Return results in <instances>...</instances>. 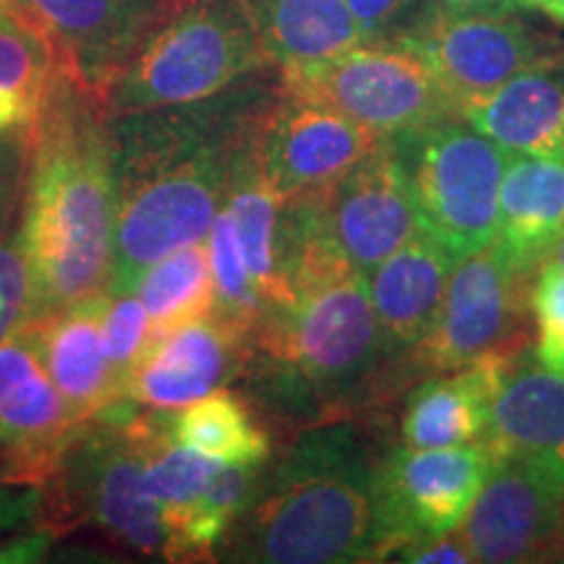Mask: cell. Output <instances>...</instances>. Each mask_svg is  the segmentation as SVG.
<instances>
[{
	"label": "cell",
	"mask_w": 564,
	"mask_h": 564,
	"mask_svg": "<svg viewBox=\"0 0 564 564\" xmlns=\"http://www.w3.org/2000/svg\"><path fill=\"white\" fill-rule=\"evenodd\" d=\"M13 3L21 6L45 30L61 66L102 97L178 0H13Z\"/></svg>",
	"instance_id": "cell-16"
},
{
	"label": "cell",
	"mask_w": 564,
	"mask_h": 564,
	"mask_svg": "<svg viewBox=\"0 0 564 564\" xmlns=\"http://www.w3.org/2000/svg\"><path fill=\"white\" fill-rule=\"evenodd\" d=\"M564 481L520 457H494L489 476L455 528L474 564L541 562L560 518Z\"/></svg>",
	"instance_id": "cell-15"
},
{
	"label": "cell",
	"mask_w": 564,
	"mask_h": 564,
	"mask_svg": "<svg viewBox=\"0 0 564 564\" xmlns=\"http://www.w3.org/2000/svg\"><path fill=\"white\" fill-rule=\"evenodd\" d=\"M525 11H535L554 24L564 26V0H523Z\"/></svg>",
	"instance_id": "cell-39"
},
{
	"label": "cell",
	"mask_w": 564,
	"mask_h": 564,
	"mask_svg": "<svg viewBox=\"0 0 564 564\" xmlns=\"http://www.w3.org/2000/svg\"><path fill=\"white\" fill-rule=\"evenodd\" d=\"M494 463L484 442L460 447H398L379 460L384 560L423 535L455 531Z\"/></svg>",
	"instance_id": "cell-11"
},
{
	"label": "cell",
	"mask_w": 564,
	"mask_h": 564,
	"mask_svg": "<svg viewBox=\"0 0 564 564\" xmlns=\"http://www.w3.org/2000/svg\"><path fill=\"white\" fill-rule=\"evenodd\" d=\"M274 68L243 0H178L102 95L110 116L186 105Z\"/></svg>",
	"instance_id": "cell-6"
},
{
	"label": "cell",
	"mask_w": 564,
	"mask_h": 564,
	"mask_svg": "<svg viewBox=\"0 0 564 564\" xmlns=\"http://www.w3.org/2000/svg\"><path fill=\"white\" fill-rule=\"evenodd\" d=\"M215 560L352 564L384 560L379 460L352 423L301 429L236 520Z\"/></svg>",
	"instance_id": "cell-3"
},
{
	"label": "cell",
	"mask_w": 564,
	"mask_h": 564,
	"mask_svg": "<svg viewBox=\"0 0 564 564\" xmlns=\"http://www.w3.org/2000/svg\"><path fill=\"white\" fill-rule=\"evenodd\" d=\"M272 66L291 70L361 45L345 0H243Z\"/></svg>",
	"instance_id": "cell-24"
},
{
	"label": "cell",
	"mask_w": 564,
	"mask_h": 564,
	"mask_svg": "<svg viewBox=\"0 0 564 564\" xmlns=\"http://www.w3.org/2000/svg\"><path fill=\"white\" fill-rule=\"evenodd\" d=\"M45 486L19 481L0 468V539L34 525L42 514Z\"/></svg>",
	"instance_id": "cell-36"
},
{
	"label": "cell",
	"mask_w": 564,
	"mask_h": 564,
	"mask_svg": "<svg viewBox=\"0 0 564 564\" xmlns=\"http://www.w3.org/2000/svg\"><path fill=\"white\" fill-rule=\"evenodd\" d=\"M449 13H520L523 0H432Z\"/></svg>",
	"instance_id": "cell-38"
},
{
	"label": "cell",
	"mask_w": 564,
	"mask_h": 564,
	"mask_svg": "<svg viewBox=\"0 0 564 564\" xmlns=\"http://www.w3.org/2000/svg\"><path fill=\"white\" fill-rule=\"evenodd\" d=\"M301 202L308 204L329 249L364 278L423 232L390 141L352 167L329 192Z\"/></svg>",
	"instance_id": "cell-12"
},
{
	"label": "cell",
	"mask_w": 564,
	"mask_h": 564,
	"mask_svg": "<svg viewBox=\"0 0 564 564\" xmlns=\"http://www.w3.org/2000/svg\"><path fill=\"white\" fill-rule=\"evenodd\" d=\"M390 356L366 278L340 267L264 308L243 337L236 379L278 421L314 426L361 403Z\"/></svg>",
	"instance_id": "cell-4"
},
{
	"label": "cell",
	"mask_w": 564,
	"mask_h": 564,
	"mask_svg": "<svg viewBox=\"0 0 564 564\" xmlns=\"http://www.w3.org/2000/svg\"><path fill=\"white\" fill-rule=\"evenodd\" d=\"M394 42L421 55L457 110L520 70L564 58L562 40L535 30L518 13H449L432 0Z\"/></svg>",
	"instance_id": "cell-9"
},
{
	"label": "cell",
	"mask_w": 564,
	"mask_h": 564,
	"mask_svg": "<svg viewBox=\"0 0 564 564\" xmlns=\"http://www.w3.org/2000/svg\"><path fill=\"white\" fill-rule=\"evenodd\" d=\"M531 306L535 316V361L564 373V267L541 264Z\"/></svg>",
	"instance_id": "cell-33"
},
{
	"label": "cell",
	"mask_w": 564,
	"mask_h": 564,
	"mask_svg": "<svg viewBox=\"0 0 564 564\" xmlns=\"http://www.w3.org/2000/svg\"><path fill=\"white\" fill-rule=\"evenodd\" d=\"M525 280L494 246L457 259L440 316L426 340L415 348V361L426 371L449 373L486 352L518 345L514 327L520 316V285Z\"/></svg>",
	"instance_id": "cell-13"
},
{
	"label": "cell",
	"mask_w": 564,
	"mask_h": 564,
	"mask_svg": "<svg viewBox=\"0 0 564 564\" xmlns=\"http://www.w3.org/2000/svg\"><path fill=\"white\" fill-rule=\"evenodd\" d=\"M390 139L327 105L278 89L251 133L259 173L282 204L314 199Z\"/></svg>",
	"instance_id": "cell-10"
},
{
	"label": "cell",
	"mask_w": 564,
	"mask_h": 564,
	"mask_svg": "<svg viewBox=\"0 0 564 564\" xmlns=\"http://www.w3.org/2000/svg\"><path fill=\"white\" fill-rule=\"evenodd\" d=\"M421 230L455 259L494 243L507 154L460 116L390 139Z\"/></svg>",
	"instance_id": "cell-7"
},
{
	"label": "cell",
	"mask_w": 564,
	"mask_h": 564,
	"mask_svg": "<svg viewBox=\"0 0 564 564\" xmlns=\"http://www.w3.org/2000/svg\"><path fill=\"white\" fill-rule=\"evenodd\" d=\"M108 293L79 306L34 316L42 358L76 423L129 398V387L108 361L102 308Z\"/></svg>",
	"instance_id": "cell-20"
},
{
	"label": "cell",
	"mask_w": 564,
	"mask_h": 564,
	"mask_svg": "<svg viewBox=\"0 0 564 564\" xmlns=\"http://www.w3.org/2000/svg\"><path fill=\"white\" fill-rule=\"evenodd\" d=\"M494 457H520L564 481V373L514 364L481 440Z\"/></svg>",
	"instance_id": "cell-21"
},
{
	"label": "cell",
	"mask_w": 564,
	"mask_h": 564,
	"mask_svg": "<svg viewBox=\"0 0 564 564\" xmlns=\"http://www.w3.org/2000/svg\"><path fill=\"white\" fill-rule=\"evenodd\" d=\"M251 133L232 160L225 209L230 212L232 225H236L238 246H241L253 288L262 295L264 308H270L291 301L285 274H282V207L285 204L259 173L251 150Z\"/></svg>",
	"instance_id": "cell-25"
},
{
	"label": "cell",
	"mask_w": 564,
	"mask_h": 564,
	"mask_svg": "<svg viewBox=\"0 0 564 564\" xmlns=\"http://www.w3.org/2000/svg\"><path fill=\"white\" fill-rule=\"evenodd\" d=\"M220 468L223 463L175 442L173 415L158 411L150 447H147V484H150V491L162 510L167 546H171V539L178 533V528L186 523L188 514L194 512V507L199 505L204 491Z\"/></svg>",
	"instance_id": "cell-29"
},
{
	"label": "cell",
	"mask_w": 564,
	"mask_h": 564,
	"mask_svg": "<svg viewBox=\"0 0 564 564\" xmlns=\"http://www.w3.org/2000/svg\"><path fill=\"white\" fill-rule=\"evenodd\" d=\"M207 257L212 280H215V314L246 335L253 327V322L262 316L264 301L253 288L249 270H246L236 225H232L225 204L209 228Z\"/></svg>",
	"instance_id": "cell-30"
},
{
	"label": "cell",
	"mask_w": 564,
	"mask_h": 564,
	"mask_svg": "<svg viewBox=\"0 0 564 564\" xmlns=\"http://www.w3.org/2000/svg\"><path fill=\"white\" fill-rule=\"evenodd\" d=\"M564 232V160L507 154L494 249L531 278Z\"/></svg>",
	"instance_id": "cell-22"
},
{
	"label": "cell",
	"mask_w": 564,
	"mask_h": 564,
	"mask_svg": "<svg viewBox=\"0 0 564 564\" xmlns=\"http://www.w3.org/2000/svg\"><path fill=\"white\" fill-rule=\"evenodd\" d=\"M280 70L186 105L110 116L116 259L108 293H137L141 274L202 243L228 194L232 160L274 100Z\"/></svg>",
	"instance_id": "cell-1"
},
{
	"label": "cell",
	"mask_w": 564,
	"mask_h": 564,
	"mask_svg": "<svg viewBox=\"0 0 564 564\" xmlns=\"http://www.w3.org/2000/svg\"><path fill=\"white\" fill-rule=\"evenodd\" d=\"M394 556L408 564H474V556L465 549L457 531L423 535V539H415L403 549H398Z\"/></svg>",
	"instance_id": "cell-37"
},
{
	"label": "cell",
	"mask_w": 564,
	"mask_h": 564,
	"mask_svg": "<svg viewBox=\"0 0 564 564\" xmlns=\"http://www.w3.org/2000/svg\"><path fill=\"white\" fill-rule=\"evenodd\" d=\"M541 562H564V502L560 507V518H556L552 539H549L544 560Z\"/></svg>",
	"instance_id": "cell-40"
},
{
	"label": "cell",
	"mask_w": 564,
	"mask_h": 564,
	"mask_svg": "<svg viewBox=\"0 0 564 564\" xmlns=\"http://www.w3.org/2000/svg\"><path fill=\"white\" fill-rule=\"evenodd\" d=\"M150 316L137 293H108L102 308V343L108 361L131 384V373L137 369L141 352L150 345Z\"/></svg>",
	"instance_id": "cell-31"
},
{
	"label": "cell",
	"mask_w": 564,
	"mask_h": 564,
	"mask_svg": "<svg viewBox=\"0 0 564 564\" xmlns=\"http://www.w3.org/2000/svg\"><path fill=\"white\" fill-rule=\"evenodd\" d=\"M55 63L37 21L13 0H0V137L32 126Z\"/></svg>",
	"instance_id": "cell-26"
},
{
	"label": "cell",
	"mask_w": 564,
	"mask_h": 564,
	"mask_svg": "<svg viewBox=\"0 0 564 564\" xmlns=\"http://www.w3.org/2000/svg\"><path fill=\"white\" fill-rule=\"evenodd\" d=\"M546 262H549V264H560V267H564V232L560 236V241L554 243V249L549 251ZM546 262H544V264H546Z\"/></svg>",
	"instance_id": "cell-41"
},
{
	"label": "cell",
	"mask_w": 564,
	"mask_h": 564,
	"mask_svg": "<svg viewBox=\"0 0 564 564\" xmlns=\"http://www.w3.org/2000/svg\"><path fill=\"white\" fill-rule=\"evenodd\" d=\"M154 419L158 411L123 398L82 421L45 481L37 523L55 539L95 531L118 552L165 560V523L147 484Z\"/></svg>",
	"instance_id": "cell-5"
},
{
	"label": "cell",
	"mask_w": 564,
	"mask_h": 564,
	"mask_svg": "<svg viewBox=\"0 0 564 564\" xmlns=\"http://www.w3.org/2000/svg\"><path fill=\"white\" fill-rule=\"evenodd\" d=\"M30 129L32 126H26L0 137V236L21 223L30 165Z\"/></svg>",
	"instance_id": "cell-34"
},
{
	"label": "cell",
	"mask_w": 564,
	"mask_h": 564,
	"mask_svg": "<svg viewBox=\"0 0 564 564\" xmlns=\"http://www.w3.org/2000/svg\"><path fill=\"white\" fill-rule=\"evenodd\" d=\"M364 42L400 40L429 0H345Z\"/></svg>",
	"instance_id": "cell-35"
},
{
	"label": "cell",
	"mask_w": 564,
	"mask_h": 564,
	"mask_svg": "<svg viewBox=\"0 0 564 564\" xmlns=\"http://www.w3.org/2000/svg\"><path fill=\"white\" fill-rule=\"evenodd\" d=\"M455 262L440 241L419 232L366 274L373 312L392 350H415L432 333Z\"/></svg>",
	"instance_id": "cell-23"
},
{
	"label": "cell",
	"mask_w": 564,
	"mask_h": 564,
	"mask_svg": "<svg viewBox=\"0 0 564 564\" xmlns=\"http://www.w3.org/2000/svg\"><path fill=\"white\" fill-rule=\"evenodd\" d=\"M76 426L42 358L34 319L24 322L0 343V468L45 486Z\"/></svg>",
	"instance_id": "cell-14"
},
{
	"label": "cell",
	"mask_w": 564,
	"mask_h": 564,
	"mask_svg": "<svg viewBox=\"0 0 564 564\" xmlns=\"http://www.w3.org/2000/svg\"><path fill=\"white\" fill-rule=\"evenodd\" d=\"M243 333L215 312L150 337L131 373L129 398L147 411L175 413L238 377Z\"/></svg>",
	"instance_id": "cell-17"
},
{
	"label": "cell",
	"mask_w": 564,
	"mask_h": 564,
	"mask_svg": "<svg viewBox=\"0 0 564 564\" xmlns=\"http://www.w3.org/2000/svg\"><path fill=\"white\" fill-rule=\"evenodd\" d=\"M137 295L150 316V337H160L215 312L207 246L192 243L167 253L141 274Z\"/></svg>",
	"instance_id": "cell-28"
},
{
	"label": "cell",
	"mask_w": 564,
	"mask_h": 564,
	"mask_svg": "<svg viewBox=\"0 0 564 564\" xmlns=\"http://www.w3.org/2000/svg\"><path fill=\"white\" fill-rule=\"evenodd\" d=\"M280 84L384 139L460 116L432 68L403 42H361L327 61L280 70Z\"/></svg>",
	"instance_id": "cell-8"
},
{
	"label": "cell",
	"mask_w": 564,
	"mask_h": 564,
	"mask_svg": "<svg viewBox=\"0 0 564 564\" xmlns=\"http://www.w3.org/2000/svg\"><path fill=\"white\" fill-rule=\"evenodd\" d=\"M460 118L505 154L564 160V58L520 70L489 95L463 102Z\"/></svg>",
	"instance_id": "cell-19"
},
{
	"label": "cell",
	"mask_w": 564,
	"mask_h": 564,
	"mask_svg": "<svg viewBox=\"0 0 564 564\" xmlns=\"http://www.w3.org/2000/svg\"><path fill=\"white\" fill-rule=\"evenodd\" d=\"M173 436L183 447L223 465H262L272 453L270 434L238 392L220 387L173 415Z\"/></svg>",
	"instance_id": "cell-27"
},
{
	"label": "cell",
	"mask_w": 564,
	"mask_h": 564,
	"mask_svg": "<svg viewBox=\"0 0 564 564\" xmlns=\"http://www.w3.org/2000/svg\"><path fill=\"white\" fill-rule=\"evenodd\" d=\"M40 316L37 285L24 241L21 223L0 236V343L24 322Z\"/></svg>",
	"instance_id": "cell-32"
},
{
	"label": "cell",
	"mask_w": 564,
	"mask_h": 564,
	"mask_svg": "<svg viewBox=\"0 0 564 564\" xmlns=\"http://www.w3.org/2000/svg\"><path fill=\"white\" fill-rule=\"evenodd\" d=\"M518 345L486 352L478 361L415 387L403 411V444L415 449L481 442L489 411L507 373L518 364Z\"/></svg>",
	"instance_id": "cell-18"
},
{
	"label": "cell",
	"mask_w": 564,
	"mask_h": 564,
	"mask_svg": "<svg viewBox=\"0 0 564 564\" xmlns=\"http://www.w3.org/2000/svg\"><path fill=\"white\" fill-rule=\"evenodd\" d=\"M21 241L40 316L110 291L116 259L110 112L102 97L61 63L30 129Z\"/></svg>",
	"instance_id": "cell-2"
}]
</instances>
